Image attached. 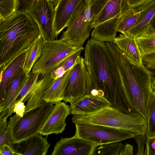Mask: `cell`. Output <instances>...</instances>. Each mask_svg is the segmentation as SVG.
<instances>
[{
  "instance_id": "4",
  "label": "cell",
  "mask_w": 155,
  "mask_h": 155,
  "mask_svg": "<svg viewBox=\"0 0 155 155\" xmlns=\"http://www.w3.org/2000/svg\"><path fill=\"white\" fill-rule=\"evenodd\" d=\"M72 122L76 124H91L121 129L135 135L146 134L147 122L139 114L123 113L110 106L96 112L74 115Z\"/></svg>"
},
{
  "instance_id": "37",
  "label": "cell",
  "mask_w": 155,
  "mask_h": 155,
  "mask_svg": "<svg viewBox=\"0 0 155 155\" xmlns=\"http://www.w3.org/2000/svg\"><path fill=\"white\" fill-rule=\"evenodd\" d=\"M1 155H20L10 146L7 144L0 145Z\"/></svg>"
},
{
  "instance_id": "42",
  "label": "cell",
  "mask_w": 155,
  "mask_h": 155,
  "mask_svg": "<svg viewBox=\"0 0 155 155\" xmlns=\"http://www.w3.org/2000/svg\"><path fill=\"white\" fill-rule=\"evenodd\" d=\"M151 90L153 96L155 95V77L153 78L152 83Z\"/></svg>"
},
{
  "instance_id": "1",
  "label": "cell",
  "mask_w": 155,
  "mask_h": 155,
  "mask_svg": "<svg viewBox=\"0 0 155 155\" xmlns=\"http://www.w3.org/2000/svg\"><path fill=\"white\" fill-rule=\"evenodd\" d=\"M84 58L87 94L104 97L112 107L123 113H134L127 99L121 75L105 42L92 38L88 40Z\"/></svg>"
},
{
  "instance_id": "29",
  "label": "cell",
  "mask_w": 155,
  "mask_h": 155,
  "mask_svg": "<svg viewBox=\"0 0 155 155\" xmlns=\"http://www.w3.org/2000/svg\"><path fill=\"white\" fill-rule=\"evenodd\" d=\"M40 75L39 73H32L31 72L28 75L27 81L17 97L15 104L18 102L22 101L31 92L38 82Z\"/></svg>"
},
{
  "instance_id": "33",
  "label": "cell",
  "mask_w": 155,
  "mask_h": 155,
  "mask_svg": "<svg viewBox=\"0 0 155 155\" xmlns=\"http://www.w3.org/2000/svg\"><path fill=\"white\" fill-rule=\"evenodd\" d=\"M135 139L137 146V155H144V147L147 140V136L146 134L135 135Z\"/></svg>"
},
{
  "instance_id": "22",
  "label": "cell",
  "mask_w": 155,
  "mask_h": 155,
  "mask_svg": "<svg viewBox=\"0 0 155 155\" xmlns=\"http://www.w3.org/2000/svg\"><path fill=\"white\" fill-rule=\"evenodd\" d=\"M44 41L40 34L28 46L25 52L24 71L28 75L33 66L40 57Z\"/></svg>"
},
{
  "instance_id": "30",
  "label": "cell",
  "mask_w": 155,
  "mask_h": 155,
  "mask_svg": "<svg viewBox=\"0 0 155 155\" xmlns=\"http://www.w3.org/2000/svg\"><path fill=\"white\" fill-rule=\"evenodd\" d=\"M17 0H0V19H6L17 11Z\"/></svg>"
},
{
  "instance_id": "10",
  "label": "cell",
  "mask_w": 155,
  "mask_h": 155,
  "mask_svg": "<svg viewBox=\"0 0 155 155\" xmlns=\"http://www.w3.org/2000/svg\"><path fill=\"white\" fill-rule=\"evenodd\" d=\"M85 68L84 58L80 56L73 66L64 90L62 101L71 104L87 94Z\"/></svg>"
},
{
  "instance_id": "40",
  "label": "cell",
  "mask_w": 155,
  "mask_h": 155,
  "mask_svg": "<svg viewBox=\"0 0 155 155\" xmlns=\"http://www.w3.org/2000/svg\"><path fill=\"white\" fill-rule=\"evenodd\" d=\"M8 124L7 119L0 118V134L8 128Z\"/></svg>"
},
{
  "instance_id": "39",
  "label": "cell",
  "mask_w": 155,
  "mask_h": 155,
  "mask_svg": "<svg viewBox=\"0 0 155 155\" xmlns=\"http://www.w3.org/2000/svg\"><path fill=\"white\" fill-rule=\"evenodd\" d=\"M133 148L132 145L128 143L125 145L124 151L122 155H133Z\"/></svg>"
},
{
  "instance_id": "34",
  "label": "cell",
  "mask_w": 155,
  "mask_h": 155,
  "mask_svg": "<svg viewBox=\"0 0 155 155\" xmlns=\"http://www.w3.org/2000/svg\"><path fill=\"white\" fill-rule=\"evenodd\" d=\"M155 155V136H147L144 155Z\"/></svg>"
},
{
  "instance_id": "36",
  "label": "cell",
  "mask_w": 155,
  "mask_h": 155,
  "mask_svg": "<svg viewBox=\"0 0 155 155\" xmlns=\"http://www.w3.org/2000/svg\"><path fill=\"white\" fill-rule=\"evenodd\" d=\"M5 144L8 145L13 148V143L8 128L0 134V145Z\"/></svg>"
},
{
  "instance_id": "2",
  "label": "cell",
  "mask_w": 155,
  "mask_h": 155,
  "mask_svg": "<svg viewBox=\"0 0 155 155\" xmlns=\"http://www.w3.org/2000/svg\"><path fill=\"white\" fill-rule=\"evenodd\" d=\"M106 44L122 77L130 105L145 120L147 129L153 97L151 90L153 78L143 65L130 59L113 42Z\"/></svg>"
},
{
  "instance_id": "9",
  "label": "cell",
  "mask_w": 155,
  "mask_h": 155,
  "mask_svg": "<svg viewBox=\"0 0 155 155\" xmlns=\"http://www.w3.org/2000/svg\"><path fill=\"white\" fill-rule=\"evenodd\" d=\"M27 12L37 24L44 42L56 39L55 35V10L50 0H36Z\"/></svg>"
},
{
  "instance_id": "13",
  "label": "cell",
  "mask_w": 155,
  "mask_h": 155,
  "mask_svg": "<svg viewBox=\"0 0 155 155\" xmlns=\"http://www.w3.org/2000/svg\"><path fill=\"white\" fill-rule=\"evenodd\" d=\"M110 106L104 97L86 94L71 104L70 107L74 116L94 113Z\"/></svg>"
},
{
  "instance_id": "11",
  "label": "cell",
  "mask_w": 155,
  "mask_h": 155,
  "mask_svg": "<svg viewBox=\"0 0 155 155\" xmlns=\"http://www.w3.org/2000/svg\"><path fill=\"white\" fill-rule=\"evenodd\" d=\"M97 145L74 136L62 138L54 147L52 155H94Z\"/></svg>"
},
{
  "instance_id": "17",
  "label": "cell",
  "mask_w": 155,
  "mask_h": 155,
  "mask_svg": "<svg viewBox=\"0 0 155 155\" xmlns=\"http://www.w3.org/2000/svg\"><path fill=\"white\" fill-rule=\"evenodd\" d=\"M54 80L50 74H40L35 86L22 101L27 102L24 113L46 103L44 98Z\"/></svg>"
},
{
  "instance_id": "14",
  "label": "cell",
  "mask_w": 155,
  "mask_h": 155,
  "mask_svg": "<svg viewBox=\"0 0 155 155\" xmlns=\"http://www.w3.org/2000/svg\"><path fill=\"white\" fill-rule=\"evenodd\" d=\"M28 75L23 71L13 81L3 100L0 102V117L7 119L13 113L17 97L28 80Z\"/></svg>"
},
{
  "instance_id": "24",
  "label": "cell",
  "mask_w": 155,
  "mask_h": 155,
  "mask_svg": "<svg viewBox=\"0 0 155 155\" xmlns=\"http://www.w3.org/2000/svg\"><path fill=\"white\" fill-rule=\"evenodd\" d=\"M141 56L155 53V31L150 27L136 37Z\"/></svg>"
},
{
  "instance_id": "15",
  "label": "cell",
  "mask_w": 155,
  "mask_h": 155,
  "mask_svg": "<svg viewBox=\"0 0 155 155\" xmlns=\"http://www.w3.org/2000/svg\"><path fill=\"white\" fill-rule=\"evenodd\" d=\"M39 134L13 143V149L20 155H46L50 144L46 138Z\"/></svg>"
},
{
  "instance_id": "23",
  "label": "cell",
  "mask_w": 155,
  "mask_h": 155,
  "mask_svg": "<svg viewBox=\"0 0 155 155\" xmlns=\"http://www.w3.org/2000/svg\"><path fill=\"white\" fill-rule=\"evenodd\" d=\"M140 12L136 23L126 33L135 38L149 29L150 21L155 14V3Z\"/></svg>"
},
{
  "instance_id": "28",
  "label": "cell",
  "mask_w": 155,
  "mask_h": 155,
  "mask_svg": "<svg viewBox=\"0 0 155 155\" xmlns=\"http://www.w3.org/2000/svg\"><path fill=\"white\" fill-rule=\"evenodd\" d=\"M140 12H134L121 16L117 28V31L126 34L136 23Z\"/></svg>"
},
{
  "instance_id": "31",
  "label": "cell",
  "mask_w": 155,
  "mask_h": 155,
  "mask_svg": "<svg viewBox=\"0 0 155 155\" xmlns=\"http://www.w3.org/2000/svg\"><path fill=\"white\" fill-rule=\"evenodd\" d=\"M142 60L143 65L153 79L155 77V53L142 56Z\"/></svg>"
},
{
  "instance_id": "38",
  "label": "cell",
  "mask_w": 155,
  "mask_h": 155,
  "mask_svg": "<svg viewBox=\"0 0 155 155\" xmlns=\"http://www.w3.org/2000/svg\"><path fill=\"white\" fill-rule=\"evenodd\" d=\"M26 108V105L24 102L20 101L17 102L15 106L13 113L20 117H22L24 114Z\"/></svg>"
},
{
  "instance_id": "21",
  "label": "cell",
  "mask_w": 155,
  "mask_h": 155,
  "mask_svg": "<svg viewBox=\"0 0 155 155\" xmlns=\"http://www.w3.org/2000/svg\"><path fill=\"white\" fill-rule=\"evenodd\" d=\"M72 67L62 76L54 80L44 98L46 103L53 102L55 104L62 101L63 94L69 79Z\"/></svg>"
},
{
  "instance_id": "32",
  "label": "cell",
  "mask_w": 155,
  "mask_h": 155,
  "mask_svg": "<svg viewBox=\"0 0 155 155\" xmlns=\"http://www.w3.org/2000/svg\"><path fill=\"white\" fill-rule=\"evenodd\" d=\"M146 134L149 137L155 136V99L153 96L151 104L150 119Z\"/></svg>"
},
{
  "instance_id": "19",
  "label": "cell",
  "mask_w": 155,
  "mask_h": 155,
  "mask_svg": "<svg viewBox=\"0 0 155 155\" xmlns=\"http://www.w3.org/2000/svg\"><path fill=\"white\" fill-rule=\"evenodd\" d=\"M82 0H60L54 7L55 39L68 25L69 19L78 5Z\"/></svg>"
},
{
  "instance_id": "26",
  "label": "cell",
  "mask_w": 155,
  "mask_h": 155,
  "mask_svg": "<svg viewBox=\"0 0 155 155\" xmlns=\"http://www.w3.org/2000/svg\"><path fill=\"white\" fill-rule=\"evenodd\" d=\"M124 147L121 141L101 144L96 148L94 155H122Z\"/></svg>"
},
{
  "instance_id": "43",
  "label": "cell",
  "mask_w": 155,
  "mask_h": 155,
  "mask_svg": "<svg viewBox=\"0 0 155 155\" xmlns=\"http://www.w3.org/2000/svg\"><path fill=\"white\" fill-rule=\"evenodd\" d=\"M60 0H52V2H53L54 8L55 7L57 4L58 3Z\"/></svg>"
},
{
  "instance_id": "18",
  "label": "cell",
  "mask_w": 155,
  "mask_h": 155,
  "mask_svg": "<svg viewBox=\"0 0 155 155\" xmlns=\"http://www.w3.org/2000/svg\"><path fill=\"white\" fill-rule=\"evenodd\" d=\"M25 53L14 59L0 74V102L5 97L7 91L14 80L23 71Z\"/></svg>"
},
{
  "instance_id": "20",
  "label": "cell",
  "mask_w": 155,
  "mask_h": 155,
  "mask_svg": "<svg viewBox=\"0 0 155 155\" xmlns=\"http://www.w3.org/2000/svg\"><path fill=\"white\" fill-rule=\"evenodd\" d=\"M113 42L130 59L143 65L142 56L136 38L127 34H121L115 38Z\"/></svg>"
},
{
  "instance_id": "7",
  "label": "cell",
  "mask_w": 155,
  "mask_h": 155,
  "mask_svg": "<svg viewBox=\"0 0 155 155\" xmlns=\"http://www.w3.org/2000/svg\"><path fill=\"white\" fill-rule=\"evenodd\" d=\"M60 38L44 42L41 56L34 64L31 72L42 75L51 73L58 68L63 62L71 55L83 50Z\"/></svg>"
},
{
  "instance_id": "25",
  "label": "cell",
  "mask_w": 155,
  "mask_h": 155,
  "mask_svg": "<svg viewBox=\"0 0 155 155\" xmlns=\"http://www.w3.org/2000/svg\"><path fill=\"white\" fill-rule=\"evenodd\" d=\"M154 3L155 0H121L120 15L140 12Z\"/></svg>"
},
{
  "instance_id": "16",
  "label": "cell",
  "mask_w": 155,
  "mask_h": 155,
  "mask_svg": "<svg viewBox=\"0 0 155 155\" xmlns=\"http://www.w3.org/2000/svg\"><path fill=\"white\" fill-rule=\"evenodd\" d=\"M104 4L94 8V15L92 28L103 23L120 17L121 0H103Z\"/></svg>"
},
{
  "instance_id": "12",
  "label": "cell",
  "mask_w": 155,
  "mask_h": 155,
  "mask_svg": "<svg viewBox=\"0 0 155 155\" xmlns=\"http://www.w3.org/2000/svg\"><path fill=\"white\" fill-rule=\"evenodd\" d=\"M71 114L70 106L60 101L54 105L47 121L39 133L41 135L61 133L65 130L67 117Z\"/></svg>"
},
{
  "instance_id": "5",
  "label": "cell",
  "mask_w": 155,
  "mask_h": 155,
  "mask_svg": "<svg viewBox=\"0 0 155 155\" xmlns=\"http://www.w3.org/2000/svg\"><path fill=\"white\" fill-rule=\"evenodd\" d=\"M55 104L46 103L24 114L11 117L8 128L13 143L39 134L48 120Z\"/></svg>"
},
{
  "instance_id": "8",
  "label": "cell",
  "mask_w": 155,
  "mask_h": 155,
  "mask_svg": "<svg viewBox=\"0 0 155 155\" xmlns=\"http://www.w3.org/2000/svg\"><path fill=\"white\" fill-rule=\"evenodd\" d=\"M74 136L99 145L134 138L129 131L105 125L91 124H75Z\"/></svg>"
},
{
  "instance_id": "6",
  "label": "cell",
  "mask_w": 155,
  "mask_h": 155,
  "mask_svg": "<svg viewBox=\"0 0 155 155\" xmlns=\"http://www.w3.org/2000/svg\"><path fill=\"white\" fill-rule=\"evenodd\" d=\"M93 0H82L76 7L68 22L67 28L60 38L78 47H83L92 29L94 15L91 9Z\"/></svg>"
},
{
  "instance_id": "44",
  "label": "cell",
  "mask_w": 155,
  "mask_h": 155,
  "mask_svg": "<svg viewBox=\"0 0 155 155\" xmlns=\"http://www.w3.org/2000/svg\"><path fill=\"white\" fill-rule=\"evenodd\" d=\"M153 96L154 97V98L155 99V95H153Z\"/></svg>"
},
{
  "instance_id": "27",
  "label": "cell",
  "mask_w": 155,
  "mask_h": 155,
  "mask_svg": "<svg viewBox=\"0 0 155 155\" xmlns=\"http://www.w3.org/2000/svg\"><path fill=\"white\" fill-rule=\"evenodd\" d=\"M83 50L74 53L64 60L60 65L50 74L52 78L56 80L62 76L64 74L73 67Z\"/></svg>"
},
{
  "instance_id": "41",
  "label": "cell",
  "mask_w": 155,
  "mask_h": 155,
  "mask_svg": "<svg viewBox=\"0 0 155 155\" xmlns=\"http://www.w3.org/2000/svg\"><path fill=\"white\" fill-rule=\"evenodd\" d=\"M150 27L155 31V14L150 21Z\"/></svg>"
},
{
  "instance_id": "3",
  "label": "cell",
  "mask_w": 155,
  "mask_h": 155,
  "mask_svg": "<svg viewBox=\"0 0 155 155\" xmlns=\"http://www.w3.org/2000/svg\"><path fill=\"white\" fill-rule=\"evenodd\" d=\"M40 34L37 24L27 12L17 11L8 18L0 19V74L25 53Z\"/></svg>"
},
{
  "instance_id": "45",
  "label": "cell",
  "mask_w": 155,
  "mask_h": 155,
  "mask_svg": "<svg viewBox=\"0 0 155 155\" xmlns=\"http://www.w3.org/2000/svg\"><path fill=\"white\" fill-rule=\"evenodd\" d=\"M51 0V1H52V0Z\"/></svg>"
},
{
  "instance_id": "35",
  "label": "cell",
  "mask_w": 155,
  "mask_h": 155,
  "mask_svg": "<svg viewBox=\"0 0 155 155\" xmlns=\"http://www.w3.org/2000/svg\"><path fill=\"white\" fill-rule=\"evenodd\" d=\"M17 11L27 12L35 4L36 0H17Z\"/></svg>"
}]
</instances>
